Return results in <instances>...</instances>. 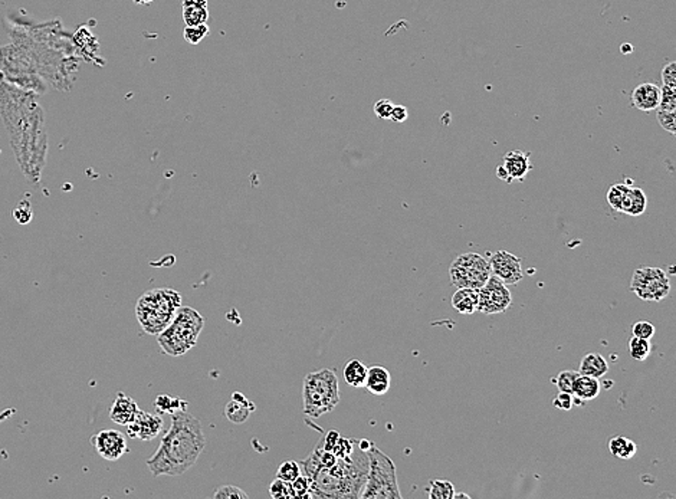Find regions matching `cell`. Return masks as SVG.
Segmentation results:
<instances>
[{
    "mask_svg": "<svg viewBox=\"0 0 676 499\" xmlns=\"http://www.w3.org/2000/svg\"><path fill=\"white\" fill-rule=\"evenodd\" d=\"M205 446L206 437L200 420L186 410H178L172 415L170 429L147 461V466L154 478L180 476L197 462Z\"/></svg>",
    "mask_w": 676,
    "mask_h": 499,
    "instance_id": "1",
    "label": "cell"
},
{
    "mask_svg": "<svg viewBox=\"0 0 676 499\" xmlns=\"http://www.w3.org/2000/svg\"><path fill=\"white\" fill-rule=\"evenodd\" d=\"M300 465L310 481L311 498H360L369 475V455L359 440L349 458H338L329 468L320 466L311 456Z\"/></svg>",
    "mask_w": 676,
    "mask_h": 499,
    "instance_id": "2",
    "label": "cell"
},
{
    "mask_svg": "<svg viewBox=\"0 0 676 499\" xmlns=\"http://www.w3.org/2000/svg\"><path fill=\"white\" fill-rule=\"evenodd\" d=\"M180 307L182 295L178 291L157 288L141 295L136 305V315L147 334L158 336L170 325Z\"/></svg>",
    "mask_w": 676,
    "mask_h": 499,
    "instance_id": "3",
    "label": "cell"
},
{
    "mask_svg": "<svg viewBox=\"0 0 676 499\" xmlns=\"http://www.w3.org/2000/svg\"><path fill=\"white\" fill-rule=\"evenodd\" d=\"M203 327L205 318L196 309L182 305L170 325L157 336V343L163 353L180 357L196 346Z\"/></svg>",
    "mask_w": 676,
    "mask_h": 499,
    "instance_id": "4",
    "label": "cell"
},
{
    "mask_svg": "<svg viewBox=\"0 0 676 499\" xmlns=\"http://www.w3.org/2000/svg\"><path fill=\"white\" fill-rule=\"evenodd\" d=\"M304 415L318 419L332 412L340 403V385L332 368H321L308 373L302 383Z\"/></svg>",
    "mask_w": 676,
    "mask_h": 499,
    "instance_id": "5",
    "label": "cell"
},
{
    "mask_svg": "<svg viewBox=\"0 0 676 499\" xmlns=\"http://www.w3.org/2000/svg\"><path fill=\"white\" fill-rule=\"evenodd\" d=\"M369 475L364 489L360 495L363 499H400L396 465L374 445L367 452Z\"/></svg>",
    "mask_w": 676,
    "mask_h": 499,
    "instance_id": "6",
    "label": "cell"
},
{
    "mask_svg": "<svg viewBox=\"0 0 676 499\" xmlns=\"http://www.w3.org/2000/svg\"><path fill=\"white\" fill-rule=\"evenodd\" d=\"M489 261L482 255L469 252L459 255L449 268L450 283L457 288H482L491 278Z\"/></svg>",
    "mask_w": 676,
    "mask_h": 499,
    "instance_id": "7",
    "label": "cell"
},
{
    "mask_svg": "<svg viewBox=\"0 0 676 499\" xmlns=\"http://www.w3.org/2000/svg\"><path fill=\"white\" fill-rule=\"evenodd\" d=\"M631 290L635 295L648 302H660L670 292L667 275L660 268L642 266L632 276Z\"/></svg>",
    "mask_w": 676,
    "mask_h": 499,
    "instance_id": "8",
    "label": "cell"
},
{
    "mask_svg": "<svg viewBox=\"0 0 676 499\" xmlns=\"http://www.w3.org/2000/svg\"><path fill=\"white\" fill-rule=\"evenodd\" d=\"M478 311L485 315H496L508 309L513 304V295L508 285L491 275L486 284L478 290Z\"/></svg>",
    "mask_w": 676,
    "mask_h": 499,
    "instance_id": "9",
    "label": "cell"
},
{
    "mask_svg": "<svg viewBox=\"0 0 676 499\" xmlns=\"http://www.w3.org/2000/svg\"><path fill=\"white\" fill-rule=\"evenodd\" d=\"M491 272L506 285H517L524 278L521 259L506 251H496L489 258Z\"/></svg>",
    "mask_w": 676,
    "mask_h": 499,
    "instance_id": "10",
    "label": "cell"
},
{
    "mask_svg": "<svg viewBox=\"0 0 676 499\" xmlns=\"http://www.w3.org/2000/svg\"><path fill=\"white\" fill-rule=\"evenodd\" d=\"M97 454L105 461H119L127 452V437L119 430L105 429L91 437Z\"/></svg>",
    "mask_w": 676,
    "mask_h": 499,
    "instance_id": "11",
    "label": "cell"
},
{
    "mask_svg": "<svg viewBox=\"0 0 676 499\" xmlns=\"http://www.w3.org/2000/svg\"><path fill=\"white\" fill-rule=\"evenodd\" d=\"M531 169L533 164L530 153L514 150L505 154L502 164H499L496 169V176L505 183H513L514 180L523 182Z\"/></svg>",
    "mask_w": 676,
    "mask_h": 499,
    "instance_id": "12",
    "label": "cell"
},
{
    "mask_svg": "<svg viewBox=\"0 0 676 499\" xmlns=\"http://www.w3.org/2000/svg\"><path fill=\"white\" fill-rule=\"evenodd\" d=\"M163 430V419L160 415L147 413L140 410L136 419L127 424V433L131 439H138L141 442H148L156 439Z\"/></svg>",
    "mask_w": 676,
    "mask_h": 499,
    "instance_id": "13",
    "label": "cell"
},
{
    "mask_svg": "<svg viewBox=\"0 0 676 499\" xmlns=\"http://www.w3.org/2000/svg\"><path fill=\"white\" fill-rule=\"evenodd\" d=\"M660 97L662 88L659 85L652 82H643L632 91L631 101L636 109L643 111V113H652V111L659 108Z\"/></svg>",
    "mask_w": 676,
    "mask_h": 499,
    "instance_id": "14",
    "label": "cell"
},
{
    "mask_svg": "<svg viewBox=\"0 0 676 499\" xmlns=\"http://www.w3.org/2000/svg\"><path fill=\"white\" fill-rule=\"evenodd\" d=\"M138 412H140V407L133 397L124 393H119V396L116 397L114 403H112L109 409V417L117 424L127 426L136 419Z\"/></svg>",
    "mask_w": 676,
    "mask_h": 499,
    "instance_id": "15",
    "label": "cell"
},
{
    "mask_svg": "<svg viewBox=\"0 0 676 499\" xmlns=\"http://www.w3.org/2000/svg\"><path fill=\"white\" fill-rule=\"evenodd\" d=\"M255 410V405L249 402L242 393H234L232 400L224 407V416L229 422L241 424L248 420L251 413Z\"/></svg>",
    "mask_w": 676,
    "mask_h": 499,
    "instance_id": "16",
    "label": "cell"
},
{
    "mask_svg": "<svg viewBox=\"0 0 676 499\" xmlns=\"http://www.w3.org/2000/svg\"><path fill=\"white\" fill-rule=\"evenodd\" d=\"M391 385L390 371L381 366H373L369 368L366 389L374 396H383L388 392Z\"/></svg>",
    "mask_w": 676,
    "mask_h": 499,
    "instance_id": "17",
    "label": "cell"
},
{
    "mask_svg": "<svg viewBox=\"0 0 676 499\" xmlns=\"http://www.w3.org/2000/svg\"><path fill=\"white\" fill-rule=\"evenodd\" d=\"M183 21L186 26H197L207 23V0H183Z\"/></svg>",
    "mask_w": 676,
    "mask_h": 499,
    "instance_id": "18",
    "label": "cell"
},
{
    "mask_svg": "<svg viewBox=\"0 0 676 499\" xmlns=\"http://www.w3.org/2000/svg\"><path fill=\"white\" fill-rule=\"evenodd\" d=\"M600 381L599 378L579 374L576 383H574V389H573V396L582 402H592L600 395Z\"/></svg>",
    "mask_w": 676,
    "mask_h": 499,
    "instance_id": "19",
    "label": "cell"
},
{
    "mask_svg": "<svg viewBox=\"0 0 676 499\" xmlns=\"http://www.w3.org/2000/svg\"><path fill=\"white\" fill-rule=\"evenodd\" d=\"M648 207V197L645 192L639 187H631L628 189L625 199L621 206V212L629 216H640L645 213Z\"/></svg>",
    "mask_w": 676,
    "mask_h": 499,
    "instance_id": "20",
    "label": "cell"
},
{
    "mask_svg": "<svg viewBox=\"0 0 676 499\" xmlns=\"http://www.w3.org/2000/svg\"><path fill=\"white\" fill-rule=\"evenodd\" d=\"M478 290L458 288L452 297V307L462 315H472L478 311Z\"/></svg>",
    "mask_w": 676,
    "mask_h": 499,
    "instance_id": "21",
    "label": "cell"
},
{
    "mask_svg": "<svg viewBox=\"0 0 676 499\" xmlns=\"http://www.w3.org/2000/svg\"><path fill=\"white\" fill-rule=\"evenodd\" d=\"M609 371V364L603 356L599 353H589L582 358L579 373L584 375H590L594 378H601Z\"/></svg>",
    "mask_w": 676,
    "mask_h": 499,
    "instance_id": "22",
    "label": "cell"
},
{
    "mask_svg": "<svg viewBox=\"0 0 676 499\" xmlns=\"http://www.w3.org/2000/svg\"><path fill=\"white\" fill-rule=\"evenodd\" d=\"M367 373H369V367L363 361H360L357 358H353V360L347 361V364L344 366L343 375H344V380L349 385H351V387H364L366 380H367Z\"/></svg>",
    "mask_w": 676,
    "mask_h": 499,
    "instance_id": "23",
    "label": "cell"
},
{
    "mask_svg": "<svg viewBox=\"0 0 676 499\" xmlns=\"http://www.w3.org/2000/svg\"><path fill=\"white\" fill-rule=\"evenodd\" d=\"M609 449L611 455L618 459H632L638 452L636 443L625 436H616L610 439Z\"/></svg>",
    "mask_w": 676,
    "mask_h": 499,
    "instance_id": "24",
    "label": "cell"
},
{
    "mask_svg": "<svg viewBox=\"0 0 676 499\" xmlns=\"http://www.w3.org/2000/svg\"><path fill=\"white\" fill-rule=\"evenodd\" d=\"M427 495L432 499H454L455 498V486L452 482L443 481V479H435L430 481L427 486Z\"/></svg>",
    "mask_w": 676,
    "mask_h": 499,
    "instance_id": "25",
    "label": "cell"
},
{
    "mask_svg": "<svg viewBox=\"0 0 676 499\" xmlns=\"http://www.w3.org/2000/svg\"><path fill=\"white\" fill-rule=\"evenodd\" d=\"M156 409L157 412L160 413H175L178 410H186V406H187V402H183L180 399H176V397H172V396H168V395H160L157 399H156Z\"/></svg>",
    "mask_w": 676,
    "mask_h": 499,
    "instance_id": "26",
    "label": "cell"
},
{
    "mask_svg": "<svg viewBox=\"0 0 676 499\" xmlns=\"http://www.w3.org/2000/svg\"><path fill=\"white\" fill-rule=\"evenodd\" d=\"M628 349H629V354L633 360L636 361H643L649 357L650 351H652V347H650V343L649 340H645V339H639V337H632L628 343Z\"/></svg>",
    "mask_w": 676,
    "mask_h": 499,
    "instance_id": "27",
    "label": "cell"
},
{
    "mask_svg": "<svg viewBox=\"0 0 676 499\" xmlns=\"http://www.w3.org/2000/svg\"><path fill=\"white\" fill-rule=\"evenodd\" d=\"M628 189H629V186L625 185V183H617V185L610 186V189L606 193V200H607L609 206L613 210L621 212V206H622V202L625 199V194H626Z\"/></svg>",
    "mask_w": 676,
    "mask_h": 499,
    "instance_id": "28",
    "label": "cell"
},
{
    "mask_svg": "<svg viewBox=\"0 0 676 499\" xmlns=\"http://www.w3.org/2000/svg\"><path fill=\"white\" fill-rule=\"evenodd\" d=\"M579 371H573V370H565V371H561L558 373V375L555 378H552V383L557 385V389L560 392H567V393H573V389H574V383L579 377Z\"/></svg>",
    "mask_w": 676,
    "mask_h": 499,
    "instance_id": "29",
    "label": "cell"
},
{
    "mask_svg": "<svg viewBox=\"0 0 676 499\" xmlns=\"http://www.w3.org/2000/svg\"><path fill=\"white\" fill-rule=\"evenodd\" d=\"M301 475H302L301 465L300 462H295V461H287L284 464H280L276 471V478L283 479L285 482H294Z\"/></svg>",
    "mask_w": 676,
    "mask_h": 499,
    "instance_id": "30",
    "label": "cell"
},
{
    "mask_svg": "<svg viewBox=\"0 0 676 499\" xmlns=\"http://www.w3.org/2000/svg\"><path fill=\"white\" fill-rule=\"evenodd\" d=\"M269 495L273 499H285V498H295L294 489H293V482H285L283 479L276 478L271 485H269Z\"/></svg>",
    "mask_w": 676,
    "mask_h": 499,
    "instance_id": "31",
    "label": "cell"
},
{
    "mask_svg": "<svg viewBox=\"0 0 676 499\" xmlns=\"http://www.w3.org/2000/svg\"><path fill=\"white\" fill-rule=\"evenodd\" d=\"M213 498L214 499H248L249 495L238 486L224 485L216 489V492L213 493Z\"/></svg>",
    "mask_w": 676,
    "mask_h": 499,
    "instance_id": "32",
    "label": "cell"
},
{
    "mask_svg": "<svg viewBox=\"0 0 676 499\" xmlns=\"http://www.w3.org/2000/svg\"><path fill=\"white\" fill-rule=\"evenodd\" d=\"M207 35H209V26H207V23L197 25V26H186L185 31H183L185 39H186L189 43H192V45L200 43Z\"/></svg>",
    "mask_w": 676,
    "mask_h": 499,
    "instance_id": "33",
    "label": "cell"
},
{
    "mask_svg": "<svg viewBox=\"0 0 676 499\" xmlns=\"http://www.w3.org/2000/svg\"><path fill=\"white\" fill-rule=\"evenodd\" d=\"M675 109H676V88L663 85L658 111H662V113H670V111H675Z\"/></svg>",
    "mask_w": 676,
    "mask_h": 499,
    "instance_id": "34",
    "label": "cell"
},
{
    "mask_svg": "<svg viewBox=\"0 0 676 499\" xmlns=\"http://www.w3.org/2000/svg\"><path fill=\"white\" fill-rule=\"evenodd\" d=\"M356 445H357V440H356V439L340 437V439H338V442H337V445L334 446V449H332L331 452H334V455H335L337 458L344 459V458H349V456L353 454Z\"/></svg>",
    "mask_w": 676,
    "mask_h": 499,
    "instance_id": "35",
    "label": "cell"
},
{
    "mask_svg": "<svg viewBox=\"0 0 676 499\" xmlns=\"http://www.w3.org/2000/svg\"><path fill=\"white\" fill-rule=\"evenodd\" d=\"M12 216H13V219L18 221L19 225H28L29 221L32 220V217H33L31 203L26 202V200L21 202L19 206L12 212Z\"/></svg>",
    "mask_w": 676,
    "mask_h": 499,
    "instance_id": "36",
    "label": "cell"
},
{
    "mask_svg": "<svg viewBox=\"0 0 676 499\" xmlns=\"http://www.w3.org/2000/svg\"><path fill=\"white\" fill-rule=\"evenodd\" d=\"M658 123L665 131L676 137V109L670 111V113H662V111H658Z\"/></svg>",
    "mask_w": 676,
    "mask_h": 499,
    "instance_id": "37",
    "label": "cell"
},
{
    "mask_svg": "<svg viewBox=\"0 0 676 499\" xmlns=\"http://www.w3.org/2000/svg\"><path fill=\"white\" fill-rule=\"evenodd\" d=\"M632 332L635 337L650 340L655 336V325L648 322V321H638L633 324Z\"/></svg>",
    "mask_w": 676,
    "mask_h": 499,
    "instance_id": "38",
    "label": "cell"
},
{
    "mask_svg": "<svg viewBox=\"0 0 676 499\" xmlns=\"http://www.w3.org/2000/svg\"><path fill=\"white\" fill-rule=\"evenodd\" d=\"M393 108H394V104L393 101L390 99H378L373 109H374V114L380 119V120H390L391 117V113H393Z\"/></svg>",
    "mask_w": 676,
    "mask_h": 499,
    "instance_id": "39",
    "label": "cell"
},
{
    "mask_svg": "<svg viewBox=\"0 0 676 499\" xmlns=\"http://www.w3.org/2000/svg\"><path fill=\"white\" fill-rule=\"evenodd\" d=\"M552 406H554L555 409H561V410H572L573 406H574V396H573V393L558 392V395H557L555 399L552 400Z\"/></svg>",
    "mask_w": 676,
    "mask_h": 499,
    "instance_id": "40",
    "label": "cell"
},
{
    "mask_svg": "<svg viewBox=\"0 0 676 499\" xmlns=\"http://www.w3.org/2000/svg\"><path fill=\"white\" fill-rule=\"evenodd\" d=\"M310 488H311V485H310V481L305 475H301L300 478H297L293 482V489H294L295 498H311Z\"/></svg>",
    "mask_w": 676,
    "mask_h": 499,
    "instance_id": "41",
    "label": "cell"
},
{
    "mask_svg": "<svg viewBox=\"0 0 676 499\" xmlns=\"http://www.w3.org/2000/svg\"><path fill=\"white\" fill-rule=\"evenodd\" d=\"M662 81H663V85L676 88V61H672L663 67Z\"/></svg>",
    "mask_w": 676,
    "mask_h": 499,
    "instance_id": "42",
    "label": "cell"
},
{
    "mask_svg": "<svg viewBox=\"0 0 676 499\" xmlns=\"http://www.w3.org/2000/svg\"><path fill=\"white\" fill-rule=\"evenodd\" d=\"M409 117V111L403 105H394L390 120L394 123H405Z\"/></svg>",
    "mask_w": 676,
    "mask_h": 499,
    "instance_id": "43",
    "label": "cell"
},
{
    "mask_svg": "<svg viewBox=\"0 0 676 499\" xmlns=\"http://www.w3.org/2000/svg\"><path fill=\"white\" fill-rule=\"evenodd\" d=\"M340 437H342V436H340V433H338L337 430H329V432L324 436V439H322V446H324V449L332 451L334 446L337 445L338 439H340Z\"/></svg>",
    "mask_w": 676,
    "mask_h": 499,
    "instance_id": "44",
    "label": "cell"
},
{
    "mask_svg": "<svg viewBox=\"0 0 676 499\" xmlns=\"http://www.w3.org/2000/svg\"><path fill=\"white\" fill-rule=\"evenodd\" d=\"M373 445H374V443H371V442H370V440H367V439L359 440V446H360V448L364 451V452H369V451H370V448H371Z\"/></svg>",
    "mask_w": 676,
    "mask_h": 499,
    "instance_id": "45",
    "label": "cell"
},
{
    "mask_svg": "<svg viewBox=\"0 0 676 499\" xmlns=\"http://www.w3.org/2000/svg\"><path fill=\"white\" fill-rule=\"evenodd\" d=\"M632 49H633L632 45H623V46H622V52H623L625 55H626V53H631Z\"/></svg>",
    "mask_w": 676,
    "mask_h": 499,
    "instance_id": "46",
    "label": "cell"
},
{
    "mask_svg": "<svg viewBox=\"0 0 676 499\" xmlns=\"http://www.w3.org/2000/svg\"><path fill=\"white\" fill-rule=\"evenodd\" d=\"M151 2H154V0H134L136 5H148Z\"/></svg>",
    "mask_w": 676,
    "mask_h": 499,
    "instance_id": "47",
    "label": "cell"
}]
</instances>
